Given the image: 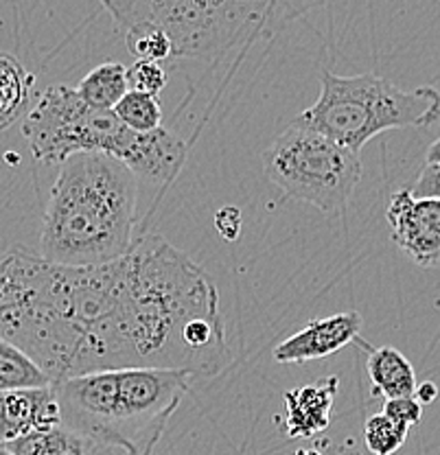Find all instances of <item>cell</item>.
I'll return each instance as SVG.
<instances>
[{
    "instance_id": "obj_1",
    "label": "cell",
    "mask_w": 440,
    "mask_h": 455,
    "mask_svg": "<svg viewBox=\"0 0 440 455\" xmlns=\"http://www.w3.org/2000/svg\"><path fill=\"white\" fill-rule=\"evenodd\" d=\"M0 338L51 383L115 368L212 377L230 363L215 283L156 232L92 267L9 250L0 256Z\"/></svg>"
},
{
    "instance_id": "obj_2",
    "label": "cell",
    "mask_w": 440,
    "mask_h": 455,
    "mask_svg": "<svg viewBox=\"0 0 440 455\" xmlns=\"http://www.w3.org/2000/svg\"><path fill=\"white\" fill-rule=\"evenodd\" d=\"M136 175L101 151L60 164L40 235V256L70 267L106 265L136 239Z\"/></svg>"
},
{
    "instance_id": "obj_3",
    "label": "cell",
    "mask_w": 440,
    "mask_h": 455,
    "mask_svg": "<svg viewBox=\"0 0 440 455\" xmlns=\"http://www.w3.org/2000/svg\"><path fill=\"white\" fill-rule=\"evenodd\" d=\"M193 374L167 368H115L51 383L61 425L99 447L151 455L187 396Z\"/></svg>"
},
{
    "instance_id": "obj_4",
    "label": "cell",
    "mask_w": 440,
    "mask_h": 455,
    "mask_svg": "<svg viewBox=\"0 0 440 455\" xmlns=\"http://www.w3.org/2000/svg\"><path fill=\"white\" fill-rule=\"evenodd\" d=\"M130 31H163L173 57H212L245 46L326 0H99Z\"/></svg>"
},
{
    "instance_id": "obj_5",
    "label": "cell",
    "mask_w": 440,
    "mask_h": 455,
    "mask_svg": "<svg viewBox=\"0 0 440 455\" xmlns=\"http://www.w3.org/2000/svg\"><path fill=\"white\" fill-rule=\"evenodd\" d=\"M323 90L298 121L359 154L388 130L429 127L440 118V92L432 85L404 90L372 73L340 77L323 70Z\"/></svg>"
},
{
    "instance_id": "obj_6",
    "label": "cell",
    "mask_w": 440,
    "mask_h": 455,
    "mask_svg": "<svg viewBox=\"0 0 440 455\" xmlns=\"http://www.w3.org/2000/svg\"><path fill=\"white\" fill-rule=\"evenodd\" d=\"M263 171L285 197L333 215L344 211L362 180L359 154L296 121L263 151Z\"/></svg>"
},
{
    "instance_id": "obj_7",
    "label": "cell",
    "mask_w": 440,
    "mask_h": 455,
    "mask_svg": "<svg viewBox=\"0 0 440 455\" xmlns=\"http://www.w3.org/2000/svg\"><path fill=\"white\" fill-rule=\"evenodd\" d=\"M31 154L44 164H61L75 154L101 151L123 160L136 132L123 125L112 110L90 108L68 85H51L42 92L22 123Z\"/></svg>"
},
{
    "instance_id": "obj_8",
    "label": "cell",
    "mask_w": 440,
    "mask_h": 455,
    "mask_svg": "<svg viewBox=\"0 0 440 455\" xmlns=\"http://www.w3.org/2000/svg\"><path fill=\"white\" fill-rule=\"evenodd\" d=\"M386 220L392 241L419 267H440V199L396 191L388 204Z\"/></svg>"
},
{
    "instance_id": "obj_9",
    "label": "cell",
    "mask_w": 440,
    "mask_h": 455,
    "mask_svg": "<svg viewBox=\"0 0 440 455\" xmlns=\"http://www.w3.org/2000/svg\"><path fill=\"white\" fill-rule=\"evenodd\" d=\"M364 320L357 311L335 313V315L311 320L300 331L283 339L274 348V362L276 363H305L314 359L329 357L340 353L359 339Z\"/></svg>"
},
{
    "instance_id": "obj_10",
    "label": "cell",
    "mask_w": 440,
    "mask_h": 455,
    "mask_svg": "<svg viewBox=\"0 0 440 455\" xmlns=\"http://www.w3.org/2000/svg\"><path fill=\"white\" fill-rule=\"evenodd\" d=\"M58 425H61V414L51 386L0 392V447Z\"/></svg>"
},
{
    "instance_id": "obj_11",
    "label": "cell",
    "mask_w": 440,
    "mask_h": 455,
    "mask_svg": "<svg viewBox=\"0 0 440 455\" xmlns=\"http://www.w3.org/2000/svg\"><path fill=\"white\" fill-rule=\"evenodd\" d=\"M187 142L164 127L136 132L121 163L134 175L156 184H172L187 163Z\"/></svg>"
},
{
    "instance_id": "obj_12",
    "label": "cell",
    "mask_w": 440,
    "mask_h": 455,
    "mask_svg": "<svg viewBox=\"0 0 440 455\" xmlns=\"http://www.w3.org/2000/svg\"><path fill=\"white\" fill-rule=\"evenodd\" d=\"M338 390L340 379L333 377V374L287 390L285 396H283L285 398L287 435L307 440L329 429Z\"/></svg>"
},
{
    "instance_id": "obj_13",
    "label": "cell",
    "mask_w": 440,
    "mask_h": 455,
    "mask_svg": "<svg viewBox=\"0 0 440 455\" xmlns=\"http://www.w3.org/2000/svg\"><path fill=\"white\" fill-rule=\"evenodd\" d=\"M366 370L372 386H375V395L386 398L414 396L419 381H416L414 366L401 350L392 348V346L372 348L368 355Z\"/></svg>"
},
{
    "instance_id": "obj_14",
    "label": "cell",
    "mask_w": 440,
    "mask_h": 455,
    "mask_svg": "<svg viewBox=\"0 0 440 455\" xmlns=\"http://www.w3.org/2000/svg\"><path fill=\"white\" fill-rule=\"evenodd\" d=\"M36 77L9 53H0V130L16 123L29 106Z\"/></svg>"
},
{
    "instance_id": "obj_15",
    "label": "cell",
    "mask_w": 440,
    "mask_h": 455,
    "mask_svg": "<svg viewBox=\"0 0 440 455\" xmlns=\"http://www.w3.org/2000/svg\"><path fill=\"white\" fill-rule=\"evenodd\" d=\"M77 94L97 110H115V106L125 97L127 88V68L116 61L92 68L86 77L79 82Z\"/></svg>"
},
{
    "instance_id": "obj_16",
    "label": "cell",
    "mask_w": 440,
    "mask_h": 455,
    "mask_svg": "<svg viewBox=\"0 0 440 455\" xmlns=\"http://www.w3.org/2000/svg\"><path fill=\"white\" fill-rule=\"evenodd\" d=\"M3 449L13 455H86V440L58 425L12 440Z\"/></svg>"
},
{
    "instance_id": "obj_17",
    "label": "cell",
    "mask_w": 440,
    "mask_h": 455,
    "mask_svg": "<svg viewBox=\"0 0 440 455\" xmlns=\"http://www.w3.org/2000/svg\"><path fill=\"white\" fill-rule=\"evenodd\" d=\"M44 386H51L49 374L25 350L0 338V392Z\"/></svg>"
},
{
    "instance_id": "obj_18",
    "label": "cell",
    "mask_w": 440,
    "mask_h": 455,
    "mask_svg": "<svg viewBox=\"0 0 440 455\" xmlns=\"http://www.w3.org/2000/svg\"><path fill=\"white\" fill-rule=\"evenodd\" d=\"M112 112L132 132H151L163 123V103H160V97L136 92V90H127L125 97L116 103Z\"/></svg>"
},
{
    "instance_id": "obj_19",
    "label": "cell",
    "mask_w": 440,
    "mask_h": 455,
    "mask_svg": "<svg viewBox=\"0 0 440 455\" xmlns=\"http://www.w3.org/2000/svg\"><path fill=\"white\" fill-rule=\"evenodd\" d=\"M410 427L395 423L386 414H375L364 425V443L372 455H395L405 444Z\"/></svg>"
},
{
    "instance_id": "obj_20",
    "label": "cell",
    "mask_w": 440,
    "mask_h": 455,
    "mask_svg": "<svg viewBox=\"0 0 440 455\" xmlns=\"http://www.w3.org/2000/svg\"><path fill=\"white\" fill-rule=\"evenodd\" d=\"M125 44L136 60L164 61L173 57L172 40L163 31H130L125 33Z\"/></svg>"
},
{
    "instance_id": "obj_21",
    "label": "cell",
    "mask_w": 440,
    "mask_h": 455,
    "mask_svg": "<svg viewBox=\"0 0 440 455\" xmlns=\"http://www.w3.org/2000/svg\"><path fill=\"white\" fill-rule=\"evenodd\" d=\"M164 85H167V70L163 68L160 61L136 60L134 64L127 68V88L130 90L160 97Z\"/></svg>"
},
{
    "instance_id": "obj_22",
    "label": "cell",
    "mask_w": 440,
    "mask_h": 455,
    "mask_svg": "<svg viewBox=\"0 0 440 455\" xmlns=\"http://www.w3.org/2000/svg\"><path fill=\"white\" fill-rule=\"evenodd\" d=\"M381 414H386L388 419H392L395 423L405 425L412 429V427L419 425L420 419H423V405H420L414 396L386 398Z\"/></svg>"
},
{
    "instance_id": "obj_23",
    "label": "cell",
    "mask_w": 440,
    "mask_h": 455,
    "mask_svg": "<svg viewBox=\"0 0 440 455\" xmlns=\"http://www.w3.org/2000/svg\"><path fill=\"white\" fill-rule=\"evenodd\" d=\"M410 193L414 197L440 199V163H428L420 169L419 178L412 184Z\"/></svg>"
},
{
    "instance_id": "obj_24",
    "label": "cell",
    "mask_w": 440,
    "mask_h": 455,
    "mask_svg": "<svg viewBox=\"0 0 440 455\" xmlns=\"http://www.w3.org/2000/svg\"><path fill=\"white\" fill-rule=\"evenodd\" d=\"M217 228L224 239H236L241 230V215L236 208H221L217 215Z\"/></svg>"
},
{
    "instance_id": "obj_25",
    "label": "cell",
    "mask_w": 440,
    "mask_h": 455,
    "mask_svg": "<svg viewBox=\"0 0 440 455\" xmlns=\"http://www.w3.org/2000/svg\"><path fill=\"white\" fill-rule=\"evenodd\" d=\"M414 398L420 403V405H432V403L438 398V386L434 381L416 383Z\"/></svg>"
},
{
    "instance_id": "obj_26",
    "label": "cell",
    "mask_w": 440,
    "mask_h": 455,
    "mask_svg": "<svg viewBox=\"0 0 440 455\" xmlns=\"http://www.w3.org/2000/svg\"><path fill=\"white\" fill-rule=\"evenodd\" d=\"M425 158H428V163H440V139H436L432 145H429L428 156H425Z\"/></svg>"
},
{
    "instance_id": "obj_27",
    "label": "cell",
    "mask_w": 440,
    "mask_h": 455,
    "mask_svg": "<svg viewBox=\"0 0 440 455\" xmlns=\"http://www.w3.org/2000/svg\"><path fill=\"white\" fill-rule=\"evenodd\" d=\"M293 455H320L318 451H309V449H302V451H296Z\"/></svg>"
},
{
    "instance_id": "obj_28",
    "label": "cell",
    "mask_w": 440,
    "mask_h": 455,
    "mask_svg": "<svg viewBox=\"0 0 440 455\" xmlns=\"http://www.w3.org/2000/svg\"><path fill=\"white\" fill-rule=\"evenodd\" d=\"M0 455H13V453H9L7 449H3V447H0Z\"/></svg>"
}]
</instances>
